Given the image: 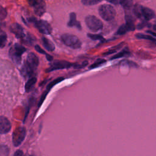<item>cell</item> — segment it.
<instances>
[{"instance_id":"cell-1","label":"cell","mask_w":156,"mask_h":156,"mask_svg":"<svg viewBox=\"0 0 156 156\" xmlns=\"http://www.w3.org/2000/svg\"><path fill=\"white\" fill-rule=\"evenodd\" d=\"M38 63L39 60L37 55L33 52H30L27 55L26 62L22 68V74L26 77H32L36 72Z\"/></svg>"},{"instance_id":"cell-2","label":"cell","mask_w":156,"mask_h":156,"mask_svg":"<svg viewBox=\"0 0 156 156\" xmlns=\"http://www.w3.org/2000/svg\"><path fill=\"white\" fill-rule=\"evenodd\" d=\"M99 14L103 20L110 21L115 18L116 10L110 4H102L99 7Z\"/></svg>"},{"instance_id":"cell-3","label":"cell","mask_w":156,"mask_h":156,"mask_svg":"<svg viewBox=\"0 0 156 156\" xmlns=\"http://www.w3.org/2000/svg\"><path fill=\"white\" fill-rule=\"evenodd\" d=\"M61 40L66 46L73 49L80 48L82 45L79 38L73 34H64L61 35Z\"/></svg>"},{"instance_id":"cell-4","label":"cell","mask_w":156,"mask_h":156,"mask_svg":"<svg viewBox=\"0 0 156 156\" xmlns=\"http://www.w3.org/2000/svg\"><path fill=\"white\" fill-rule=\"evenodd\" d=\"M26 48L20 44H15L9 50V56L16 64H19L21 60V55L26 51Z\"/></svg>"},{"instance_id":"cell-5","label":"cell","mask_w":156,"mask_h":156,"mask_svg":"<svg viewBox=\"0 0 156 156\" xmlns=\"http://www.w3.org/2000/svg\"><path fill=\"white\" fill-rule=\"evenodd\" d=\"M29 21L34 23L35 27L40 33L44 35H49L51 34L52 30V27L47 21L43 20H37L34 18H30Z\"/></svg>"},{"instance_id":"cell-6","label":"cell","mask_w":156,"mask_h":156,"mask_svg":"<svg viewBox=\"0 0 156 156\" xmlns=\"http://www.w3.org/2000/svg\"><path fill=\"white\" fill-rule=\"evenodd\" d=\"M87 26L91 30L96 32L103 28L102 22L94 15H88L85 19Z\"/></svg>"},{"instance_id":"cell-7","label":"cell","mask_w":156,"mask_h":156,"mask_svg":"<svg viewBox=\"0 0 156 156\" xmlns=\"http://www.w3.org/2000/svg\"><path fill=\"white\" fill-rule=\"evenodd\" d=\"M26 130L24 127H19L16 128L12 135L13 144L15 147L20 146L25 138Z\"/></svg>"},{"instance_id":"cell-8","label":"cell","mask_w":156,"mask_h":156,"mask_svg":"<svg viewBox=\"0 0 156 156\" xmlns=\"http://www.w3.org/2000/svg\"><path fill=\"white\" fill-rule=\"evenodd\" d=\"M74 63L69 62L66 60H54L51 64L50 66L46 69V72H51L58 69H63L69 68L73 66Z\"/></svg>"},{"instance_id":"cell-9","label":"cell","mask_w":156,"mask_h":156,"mask_svg":"<svg viewBox=\"0 0 156 156\" xmlns=\"http://www.w3.org/2000/svg\"><path fill=\"white\" fill-rule=\"evenodd\" d=\"M29 5L34 7L35 13L38 16L43 15L46 11V4L44 0H28Z\"/></svg>"},{"instance_id":"cell-10","label":"cell","mask_w":156,"mask_h":156,"mask_svg":"<svg viewBox=\"0 0 156 156\" xmlns=\"http://www.w3.org/2000/svg\"><path fill=\"white\" fill-rule=\"evenodd\" d=\"M155 16V14L152 9L142 5L141 10V19L148 21L154 18Z\"/></svg>"},{"instance_id":"cell-11","label":"cell","mask_w":156,"mask_h":156,"mask_svg":"<svg viewBox=\"0 0 156 156\" xmlns=\"http://www.w3.org/2000/svg\"><path fill=\"white\" fill-rule=\"evenodd\" d=\"M11 129V123L5 116H0V134L8 133Z\"/></svg>"},{"instance_id":"cell-12","label":"cell","mask_w":156,"mask_h":156,"mask_svg":"<svg viewBox=\"0 0 156 156\" xmlns=\"http://www.w3.org/2000/svg\"><path fill=\"white\" fill-rule=\"evenodd\" d=\"M10 30L11 32L14 34L16 37L18 38H24L25 37V34H24V29L22 27L21 25H20L18 23H14L10 27Z\"/></svg>"},{"instance_id":"cell-13","label":"cell","mask_w":156,"mask_h":156,"mask_svg":"<svg viewBox=\"0 0 156 156\" xmlns=\"http://www.w3.org/2000/svg\"><path fill=\"white\" fill-rule=\"evenodd\" d=\"M135 29V24H131V23H126V24L121 25L116 31V35H121L125 34L126 32L129 31H133Z\"/></svg>"},{"instance_id":"cell-14","label":"cell","mask_w":156,"mask_h":156,"mask_svg":"<svg viewBox=\"0 0 156 156\" xmlns=\"http://www.w3.org/2000/svg\"><path fill=\"white\" fill-rule=\"evenodd\" d=\"M67 26L68 27H76L79 30L82 29L81 24L79 21H78L76 19V14L74 12H71L69 14V20L67 23Z\"/></svg>"},{"instance_id":"cell-15","label":"cell","mask_w":156,"mask_h":156,"mask_svg":"<svg viewBox=\"0 0 156 156\" xmlns=\"http://www.w3.org/2000/svg\"><path fill=\"white\" fill-rule=\"evenodd\" d=\"M41 40L43 45L46 50H48V51H53L55 49V46L50 40L45 37H43L41 38Z\"/></svg>"},{"instance_id":"cell-16","label":"cell","mask_w":156,"mask_h":156,"mask_svg":"<svg viewBox=\"0 0 156 156\" xmlns=\"http://www.w3.org/2000/svg\"><path fill=\"white\" fill-rule=\"evenodd\" d=\"M130 55H131L130 52L127 48H126L124 49H122L121 51H120L118 53H117L116 54L114 55L112 57H111L110 59L114 60V59H116V58H121V57H129Z\"/></svg>"},{"instance_id":"cell-17","label":"cell","mask_w":156,"mask_h":156,"mask_svg":"<svg viewBox=\"0 0 156 156\" xmlns=\"http://www.w3.org/2000/svg\"><path fill=\"white\" fill-rule=\"evenodd\" d=\"M37 82V78L35 77H32L29 78L25 85V90L26 92H29L32 88L34 87Z\"/></svg>"},{"instance_id":"cell-18","label":"cell","mask_w":156,"mask_h":156,"mask_svg":"<svg viewBox=\"0 0 156 156\" xmlns=\"http://www.w3.org/2000/svg\"><path fill=\"white\" fill-rule=\"evenodd\" d=\"M119 4L126 10H130L133 5V0H119Z\"/></svg>"},{"instance_id":"cell-19","label":"cell","mask_w":156,"mask_h":156,"mask_svg":"<svg viewBox=\"0 0 156 156\" xmlns=\"http://www.w3.org/2000/svg\"><path fill=\"white\" fill-rule=\"evenodd\" d=\"M63 80H64V77H59L57 78V79H54V80L51 81V82L48 85V86H47V87H46V91L45 92H46L47 93H48V92L50 91V90H51L55 85H56L57 83H58L59 82H62V81Z\"/></svg>"},{"instance_id":"cell-20","label":"cell","mask_w":156,"mask_h":156,"mask_svg":"<svg viewBox=\"0 0 156 156\" xmlns=\"http://www.w3.org/2000/svg\"><path fill=\"white\" fill-rule=\"evenodd\" d=\"M136 37L139 39H145V40H149L151 41H153V42H155V38L154 37H152L149 35H146L144 34L138 33L135 35Z\"/></svg>"},{"instance_id":"cell-21","label":"cell","mask_w":156,"mask_h":156,"mask_svg":"<svg viewBox=\"0 0 156 156\" xmlns=\"http://www.w3.org/2000/svg\"><path fill=\"white\" fill-rule=\"evenodd\" d=\"M105 62H106V60L105 59H104V58H98L93 64H91L90 66L89 69H94L95 68L100 66L101 65H103Z\"/></svg>"},{"instance_id":"cell-22","label":"cell","mask_w":156,"mask_h":156,"mask_svg":"<svg viewBox=\"0 0 156 156\" xmlns=\"http://www.w3.org/2000/svg\"><path fill=\"white\" fill-rule=\"evenodd\" d=\"M9 148L6 145H0V156H9Z\"/></svg>"},{"instance_id":"cell-23","label":"cell","mask_w":156,"mask_h":156,"mask_svg":"<svg viewBox=\"0 0 156 156\" xmlns=\"http://www.w3.org/2000/svg\"><path fill=\"white\" fill-rule=\"evenodd\" d=\"M102 0H82V3L85 5H93L98 4Z\"/></svg>"},{"instance_id":"cell-24","label":"cell","mask_w":156,"mask_h":156,"mask_svg":"<svg viewBox=\"0 0 156 156\" xmlns=\"http://www.w3.org/2000/svg\"><path fill=\"white\" fill-rule=\"evenodd\" d=\"M87 37L93 40H104V37L99 34H87Z\"/></svg>"},{"instance_id":"cell-25","label":"cell","mask_w":156,"mask_h":156,"mask_svg":"<svg viewBox=\"0 0 156 156\" xmlns=\"http://www.w3.org/2000/svg\"><path fill=\"white\" fill-rule=\"evenodd\" d=\"M88 64V61L87 60H85L83 62H82V63H74L73 64V67L75 68V69H81V68H85V66H87Z\"/></svg>"},{"instance_id":"cell-26","label":"cell","mask_w":156,"mask_h":156,"mask_svg":"<svg viewBox=\"0 0 156 156\" xmlns=\"http://www.w3.org/2000/svg\"><path fill=\"white\" fill-rule=\"evenodd\" d=\"M7 41V35L4 33L0 34V48L5 46Z\"/></svg>"},{"instance_id":"cell-27","label":"cell","mask_w":156,"mask_h":156,"mask_svg":"<svg viewBox=\"0 0 156 156\" xmlns=\"http://www.w3.org/2000/svg\"><path fill=\"white\" fill-rule=\"evenodd\" d=\"M7 12L6 9L3 7L0 6V20L1 21L4 20L7 16Z\"/></svg>"},{"instance_id":"cell-28","label":"cell","mask_w":156,"mask_h":156,"mask_svg":"<svg viewBox=\"0 0 156 156\" xmlns=\"http://www.w3.org/2000/svg\"><path fill=\"white\" fill-rule=\"evenodd\" d=\"M151 25L148 23L147 21H145V20H142V21H141L140 23L138 24L136 28L138 29H141L144 27H145L146 26H150Z\"/></svg>"},{"instance_id":"cell-29","label":"cell","mask_w":156,"mask_h":156,"mask_svg":"<svg viewBox=\"0 0 156 156\" xmlns=\"http://www.w3.org/2000/svg\"><path fill=\"white\" fill-rule=\"evenodd\" d=\"M121 44H119V45H118L117 46V47L116 48V49H114V48H112V49H110V50H109L107 52H106L105 54H104L105 55H108V54H112V53H113V52H116L118 49H119L121 46Z\"/></svg>"},{"instance_id":"cell-30","label":"cell","mask_w":156,"mask_h":156,"mask_svg":"<svg viewBox=\"0 0 156 156\" xmlns=\"http://www.w3.org/2000/svg\"><path fill=\"white\" fill-rule=\"evenodd\" d=\"M35 50H36L37 52H38L40 53V54H46V52H45L40 46H38V45H37V44L35 46Z\"/></svg>"},{"instance_id":"cell-31","label":"cell","mask_w":156,"mask_h":156,"mask_svg":"<svg viewBox=\"0 0 156 156\" xmlns=\"http://www.w3.org/2000/svg\"><path fill=\"white\" fill-rule=\"evenodd\" d=\"M13 156H24V153L23 151L18 149L15 151V152L13 154Z\"/></svg>"},{"instance_id":"cell-32","label":"cell","mask_w":156,"mask_h":156,"mask_svg":"<svg viewBox=\"0 0 156 156\" xmlns=\"http://www.w3.org/2000/svg\"><path fill=\"white\" fill-rule=\"evenodd\" d=\"M46 58H47V60H48V61H52L53 60V57L52 56H51V55H49V54H46Z\"/></svg>"},{"instance_id":"cell-33","label":"cell","mask_w":156,"mask_h":156,"mask_svg":"<svg viewBox=\"0 0 156 156\" xmlns=\"http://www.w3.org/2000/svg\"><path fill=\"white\" fill-rule=\"evenodd\" d=\"M107 1H108L110 2L113 3V4H116L118 2V0H107Z\"/></svg>"},{"instance_id":"cell-34","label":"cell","mask_w":156,"mask_h":156,"mask_svg":"<svg viewBox=\"0 0 156 156\" xmlns=\"http://www.w3.org/2000/svg\"><path fill=\"white\" fill-rule=\"evenodd\" d=\"M147 33H149V34H152L154 37H155V32H152V31H150V30H147Z\"/></svg>"},{"instance_id":"cell-35","label":"cell","mask_w":156,"mask_h":156,"mask_svg":"<svg viewBox=\"0 0 156 156\" xmlns=\"http://www.w3.org/2000/svg\"><path fill=\"white\" fill-rule=\"evenodd\" d=\"M30 156H34V155H30Z\"/></svg>"}]
</instances>
